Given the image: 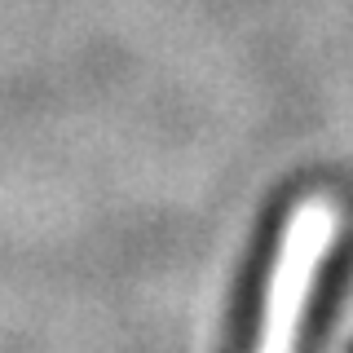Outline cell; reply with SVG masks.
Returning a JSON list of instances; mask_svg holds the SVG:
<instances>
[{
	"mask_svg": "<svg viewBox=\"0 0 353 353\" xmlns=\"http://www.w3.org/2000/svg\"><path fill=\"white\" fill-rule=\"evenodd\" d=\"M283 230H287V208H283V216H274L270 225H265V234L256 243L252 270H248V279H243V287H239V305H234V314H230L225 353H256L261 314H265V292H270V270H274V256H279Z\"/></svg>",
	"mask_w": 353,
	"mask_h": 353,
	"instance_id": "6da1fadb",
	"label": "cell"
},
{
	"mask_svg": "<svg viewBox=\"0 0 353 353\" xmlns=\"http://www.w3.org/2000/svg\"><path fill=\"white\" fill-rule=\"evenodd\" d=\"M349 274H353V234L345 243H336V252L327 256L323 274H318V287H314V296H309L296 353H323L327 349V336H331V323H336L340 296H345V287H349Z\"/></svg>",
	"mask_w": 353,
	"mask_h": 353,
	"instance_id": "7a4b0ae2",
	"label": "cell"
}]
</instances>
